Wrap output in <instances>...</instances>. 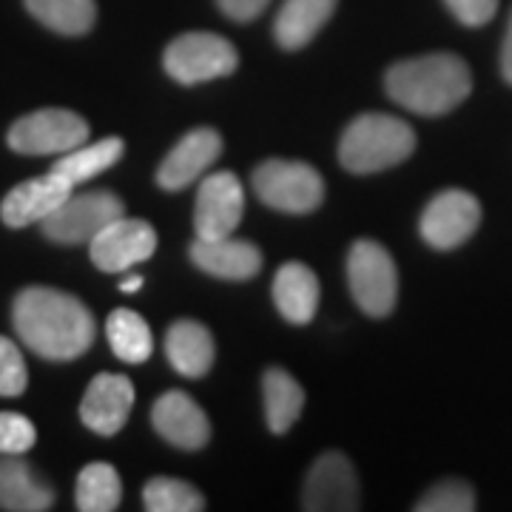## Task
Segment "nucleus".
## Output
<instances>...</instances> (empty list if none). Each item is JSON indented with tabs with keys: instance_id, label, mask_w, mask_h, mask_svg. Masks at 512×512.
<instances>
[{
	"instance_id": "2f4dec72",
	"label": "nucleus",
	"mask_w": 512,
	"mask_h": 512,
	"mask_svg": "<svg viewBox=\"0 0 512 512\" xmlns=\"http://www.w3.org/2000/svg\"><path fill=\"white\" fill-rule=\"evenodd\" d=\"M271 0H217V6L222 9V15H228L237 23H248V20H256L265 9H268Z\"/></svg>"
},
{
	"instance_id": "c756f323",
	"label": "nucleus",
	"mask_w": 512,
	"mask_h": 512,
	"mask_svg": "<svg viewBox=\"0 0 512 512\" xmlns=\"http://www.w3.org/2000/svg\"><path fill=\"white\" fill-rule=\"evenodd\" d=\"M37 430L32 421L20 413H0V453L23 456L35 447Z\"/></svg>"
},
{
	"instance_id": "c85d7f7f",
	"label": "nucleus",
	"mask_w": 512,
	"mask_h": 512,
	"mask_svg": "<svg viewBox=\"0 0 512 512\" xmlns=\"http://www.w3.org/2000/svg\"><path fill=\"white\" fill-rule=\"evenodd\" d=\"M26 384H29V373H26L23 353L12 339L0 336V396L15 399L26 390Z\"/></svg>"
},
{
	"instance_id": "a878e982",
	"label": "nucleus",
	"mask_w": 512,
	"mask_h": 512,
	"mask_svg": "<svg viewBox=\"0 0 512 512\" xmlns=\"http://www.w3.org/2000/svg\"><path fill=\"white\" fill-rule=\"evenodd\" d=\"M26 9L57 35H86L97 20L94 0H26Z\"/></svg>"
},
{
	"instance_id": "1a4fd4ad",
	"label": "nucleus",
	"mask_w": 512,
	"mask_h": 512,
	"mask_svg": "<svg viewBox=\"0 0 512 512\" xmlns=\"http://www.w3.org/2000/svg\"><path fill=\"white\" fill-rule=\"evenodd\" d=\"M478 222H481V202L461 188H450L427 202L419 231L430 248L453 251L476 234Z\"/></svg>"
},
{
	"instance_id": "393cba45",
	"label": "nucleus",
	"mask_w": 512,
	"mask_h": 512,
	"mask_svg": "<svg viewBox=\"0 0 512 512\" xmlns=\"http://www.w3.org/2000/svg\"><path fill=\"white\" fill-rule=\"evenodd\" d=\"M120 498H123V481H120V473L111 464L94 461V464L80 470L77 490H74L77 510L114 512L120 507Z\"/></svg>"
},
{
	"instance_id": "7c9ffc66",
	"label": "nucleus",
	"mask_w": 512,
	"mask_h": 512,
	"mask_svg": "<svg viewBox=\"0 0 512 512\" xmlns=\"http://www.w3.org/2000/svg\"><path fill=\"white\" fill-rule=\"evenodd\" d=\"M464 26H484L498 12V0H444Z\"/></svg>"
},
{
	"instance_id": "f257e3e1",
	"label": "nucleus",
	"mask_w": 512,
	"mask_h": 512,
	"mask_svg": "<svg viewBox=\"0 0 512 512\" xmlns=\"http://www.w3.org/2000/svg\"><path fill=\"white\" fill-rule=\"evenodd\" d=\"M20 342L49 362H72L92 348L94 316L72 296L55 288H26L12 308Z\"/></svg>"
},
{
	"instance_id": "7ed1b4c3",
	"label": "nucleus",
	"mask_w": 512,
	"mask_h": 512,
	"mask_svg": "<svg viewBox=\"0 0 512 512\" xmlns=\"http://www.w3.org/2000/svg\"><path fill=\"white\" fill-rule=\"evenodd\" d=\"M416 151V131L393 114L356 117L339 143V160L350 174H376L404 163Z\"/></svg>"
},
{
	"instance_id": "9b49d317",
	"label": "nucleus",
	"mask_w": 512,
	"mask_h": 512,
	"mask_svg": "<svg viewBox=\"0 0 512 512\" xmlns=\"http://www.w3.org/2000/svg\"><path fill=\"white\" fill-rule=\"evenodd\" d=\"M242 214H245V188L237 174L231 171L208 174L200 183L197 208H194L197 237H231L242 222Z\"/></svg>"
},
{
	"instance_id": "ddd939ff",
	"label": "nucleus",
	"mask_w": 512,
	"mask_h": 512,
	"mask_svg": "<svg viewBox=\"0 0 512 512\" xmlns=\"http://www.w3.org/2000/svg\"><path fill=\"white\" fill-rule=\"evenodd\" d=\"M151 424L171 447L197 453L211 439V421L183 390H168L151 407Z\"/></svg>"
},
{
	"instance_id": "bb28decb",
	"label": "nucleus",
	"mask_w": 512,
	"mask_h": 512,
	"mask_svg": "<svg viewBox=\"0 0 512 512\" xmlns=\"http://www.w3.org/2000/svg\"><path fill=\"white\" fill-rule=\"evenodd\" d=\"M143 507L148 512H200L205 510V498L183 478L157 476L143 487Z\"/></svg>"
},
{
	"instance_id": "cd10ccee",
	"label": "nucleus",
	"mask_w": 512,
	"mask_h": 512,
	"mask_svg": "<svg viewBox=\"0 0 512 512\" xmlns=\"http://www.w3.org/2000/svg\"><path fill=\"white\" fill-rule=\"evenodd\" d=\"M476 510V493L467 481L447 478L436 484L430 493L421 495L416 512H473Z\"/></svg>"
},
{
	"instance_id": "0eeeda50",
	"label": "nucleus",
	"mask_w": 512,
	"mask_h": 512,
	"mask_svg": "<svg viewBox=\"0 0 512 512\" xmlns=\"http://www.w3.org/2000/svg\"><path fill=\"white\" fill-rule=\"evenodd\" d=\"M89 140V123L69 109H40L9 128V148L29 157L66 154Z\"/></svg>"
},
{
	"instance_id": "aec40b11",
	"label": "nucleus",
	"mask_w": 512,
	"mask_h": 512,
	"mask_svg": "<svg viewBox=\"0 0 512 512\" xmlns=\"http://www.w3.org/2000/svg\"><path fill=\"white\" fill-rule=\"evenodd\" d=\"M319 279L302 262H285L274 279L276 311L291 325H308L319 311Z\"/></svg>"
},
{
	"instance_id": "4468645a",
	"label": "nucleus",
	"mask_w": 512,
	"mask_h": 512,
	"mask_svg": "<svg viewBox=\"0 0 512 512\" xmlns=\"http://www.w3.org/2000/svg\"><path fill=\"white\" fill-rule=\"evenodd\" d=\"M74 185L60 177L57 171H49L43 177L26 180L15 185L0 205V220L9 228H26V225H40L49 214H55L63 202L72 197Z\"/></svg>"
},
{
	"instance_id": "423d86ee",
	"label": "nucleus",
	"mask_w": 512,
	"mask_h": 512,
	"mask_svg": "<svg viewBox=\"0 0 512 512\" xmlns=\"http://www.w3.org/2000/svg\"><path fill=\"white\" fill-rule=\"evenodd\" d=\"M237 63L239 55L234 43L214 32H188V35L174 37L163 55L165 72L183 86L228 77L234 74Z\"/></svg>"
},
{
	"instance_id": "9d476101",
	"label": "nucleus",
	"mask_w": 512,
	"mask_h": 512,
	"mask_svg": "<svg viewBox=\"0 0 512 512\" xmlns=\"http://www.w3.org/2000/svg\"><path fill=\"white\" fill-rule=\"evenodd\" d=\"M89 251L103 274H120L154 256L157 231L146 220H131L123 214L89 242Z\"/></svg>"
},
{
	"instance_id": "f8f14e48",
	"label": "nucleus",
	"mask_w": 512,
	"mask_h": 512,
	"mask_svg": "<svg viewBox=\"0 0 512 512\" xmlns=\"http://www.w3.org/2000/svg\"><path fill=\"white\" fill-rule=\"evenodd\" d=\"M308 512H353L362 507L353 464L342 453H325L311 467L302 490Z\"/></svg>"
},
{
	"instance_id": "6e6552de",
	"label": "nucleus",
	"mask_w": 512,
	"mask_h": 512,
	"mask_svg": "<svg viewBox=\"0 0 512 512\" xmlns=\"http://www.w3.org/2000/svg\"><path fill=\"white\" fill-rule=\"evenodd\" d=\"M123 200L111 191H86L72 194L69 200L40 222L43 234L60 245H89L109 222L123 217Z\"/></svg>"
},
{
	"instance_id": "b1692460",
	"label": "nucleus",
	"mask_w": 512,
	"mask_h": 512,
	"mask_svg": "<svg viewBox=\"0 0 512 512\" xmlns=\"http://www.w3.org/2000/svg\"><path fill=\"white\" fill-rule=\"evenodd\" d=\"M106 336H109L114 356L128 365H143L154 350L148 322L140 313L128 311V308L111 311L109 322H106Z\"/></svg>"
},
{
	"instance_id": "f03ea898",
	"label": "nucleus",
	"mask_w": 512,
	"mask_h": 512,
	"mask_svg": "<svg viewBox=\"0 0 512 512\" xmlns=\"http://www.w3.org/2000/svg\"><path fill=\"white\" fill-rule=\"evenodd\" d=\"M387 94L402 109L421 117H441L467 100L473 77L458 55H424L396 63L387 72Z\"/></svg>"
},
{
	"instance_id": "2eb2a0df",
	"label": "nucleus",
	"mask_w": 512,
	"mask_h": 512,
	"mask_svg": "<svg viewBox=\"0 0 512 512\" xmlns=\"http://www.w3.org/2000/svg\"><path fill=\"white\" fill-rule=\"evenodd\" d=\"M134 407V384L120 373H100L86 387L80 421L97 436H117Z\"/></svg>"
},
{
	"instance_id": "f3484780",
	"label": "nucleus",
	"mask_w": 512,
	"mask_h": 512,
	"mask_svg": "<svg viewBox=\"0 0 512 512\" xmlns=\"http://www.w3.org/2000/svg\"><path fill=\"white\" fill-rule=\"evenodd\" d=\"M191 259L205 274L217 276V279H231V282L254 279L262 268V251L254 242L237 239L234 234L217 239L197 237L191 245Z\"/></svg>"
},
{
	"instance_id": "dca6fc26",
	"label": "nucleus",
	"mask_w": 512,
	"mask_h": 512,
	"mask_svg": "<svg viewBox=\"0 0 512 512\" xmlns=\"http://www.w3.org/2000/svg\"><path fill=\"white\" fill-rule=\"evenodd\" d=\"M222 137L214 128H194L165 154L157 171V183L165 191H183L194 185L211 165L220 160Z\"/></svg>"
},
{
	"instance_id": "412c9836",
	"label": "nucleus",
	"mask_w": 512,
	"mask_h": 512,
	"mask_svg": "<svg viewBox=\"0 0 512 512\" xmlns=\"http://www.w3.org/2000/svg\"><path fill=\"white\" fill-rule=\"evenodd\" d=\"M336 3L339 0H285L274 20L276 43L288 52L305 49L333 18Z\"/></svg>"
},
{
	"instance_id": "473e14b6",
	"label": "nucleus",
	"mask_w": 512,
	"mask_h": 512,
	"mask_svg": "<svg viewBox=\"0 0 512 512\" xmlns=\"http://www.w3.org/2000/svg\"><path fill=\"white\" fill-rule=\"evenodd\" d=\"M501 74H504V80L512 86V15L510 26H507V35H504V49H501Z\"/></svg>"
},
{
	"instance_id": "72a5a7b5",
	"label": "nucleus",
	"mask_w": 512,
	"mask_h": 512,
	"mask_svg": "<svg viewBox=\"0 0 512 512\" xmlns=\"http://www.w3.org/2000/svg\"><path fill=\"white\" fill-rule=\"evenodd\" d=\"M143 288V276H128V279H123L120 282V291L123 293H134Z\"/></svg>"
},
{
	"instance_id": "4be33fe9",
	"label": "nucleus",
	"mask_w": 512,
	"mask_h": 512,
	"mask_svg": "<svg viewBox=\"0 0 512 512\" xmlns=\"http://www.w3.org/2000/svg\"><path fill=\"white\" fill-rule=\"evenodd\" d=\"M262 399H265V421L271 433H288L305 407V390L288 370L271 367L262 376Z\"/></svg>"
},
{
	"instance_id": "5701e85b",
	"label": "nucleus",
	"mask_w": 512,
	"mask_h": 512,
	"mask_svg": "<svg viewBox=\"0 0 512 512\" xmlns=\"http://www.w3.org/2000/svg\"><path fill=\"white\" fill-rule=\"evenodd\" d=\"M126 151V143L120 137H106V140H97V143H83V146L72 148L66 154H60V160H55L52 171H57L60 177H66L69 183H86L97 174L109 171L114 165L120 163Z\"/></svg>"
},
{
	"instance_id": "20e7f679",
	"label": "nucleus",
	"mask_w": 512,
	"mask_h": 512,
	"mask_svg": "<svg viewBox=\"0 0 512 512\" xmlns=\"http://www.w3.org/2000/svg\"><path fill=\"white\" fill-rule=\"evenodd\" d=\"M251 183L259 200L285 214H311L325 200L319 171L299 160H265L256 165Z\"/></svg>"
},
{
	"instance_id": "6ab92c4d",
	"label": "nucleus",
	"mask_w": 512,
	"mask_h": 512,
	"mask_svg": "<svg viewBox=\"0 0 512 512\" xmlns=\"http://www.w3.org/2000/svg\"><path fill=\"white\" fill-rule=\"evenodd\" d=\"M55 507V490L18 456L0 458V510L43 512Z\"/></svg>"
},
{
	"instance_id": "a211bd4d",
	"label": "nucleus",
	"mask_w": 512,
	"mask_h": 512,
	"mask_svg": "<svg viewBox=\"0 0 512 512\" xmlns=\"http://www.w3.org/2000/svg\"><path fill=\"white\" fill-rule=\"evenodd\" d=\"M165 356L171 367L185 376V379H202L211 365H214V336L211 330L194 322V319H180L165 333Z\"/></svg>"
},
{
	"instance_id": "39448f33",
	"label": "nucleus",
	"mask_w": 512,
	"mask_h": 512,
	"mask_svg": "<svg viewBox=\"0 0 512 512\" xmlns=\"http://www.w3.org/2000/svg\"><path fill=\"white\" fill-rule=\"evenodd\" d=\"M348 285L356 305L382 319L396 308L399 296V271L387 248L373 239H359L348 254Z\"/></svg>"
}]
</instances>
